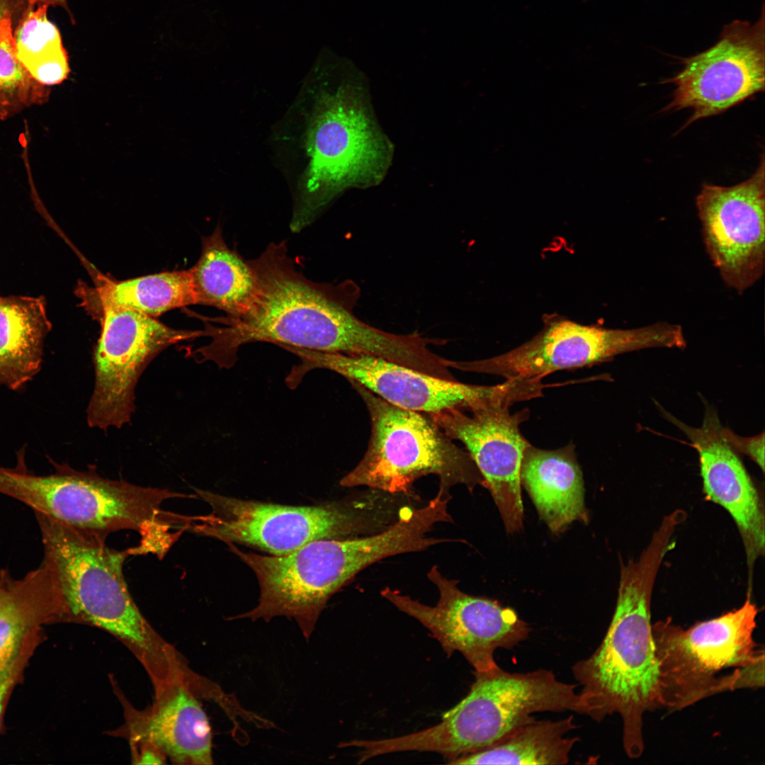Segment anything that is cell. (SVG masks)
<instances>
[{
    "label": "cell",
    "instance_id": "1",
    "mask_svg": "<svg viewBox=\"0 0 765 765\" xmlns=\"http://www.w3.org/2000/svg\"><path fill=\"white\" fill-rule=\"evenodd\" d=\"M257 293L245 314L215 318L205 324L201 336L210 341L192 352L197 362L211 361L230 368L242 346L271 342L322 352L364 354L396 360L402 348L400 334L385 332L357 317L361 296L351 280L338 284L317 283L298 271L285 243L270 244L256 259L248 260Z\"/></svg>",
    "mask_w": 765,
    "mask_h": 765
},
{
    "label": "cell",
    "instance_id": "2",
    "mask_svg": "<svg viewBox=\"0 0 765 765\" xmlns=\"http://www.w3.org/2000/svg\"><path fill=\"white\" fill-rule=\"evenodd\" d=\"M672 536L668 528L659 527L638 560L621 565L608 630L597 649L572 668L586 715L596 722L620 715L623 748L630 758L644 750L645 713L662 708L650 606L657 572L673 545Z\"/></svg>",
    "mask_w": 765,
    "mask_h": 765
},
{
    "label": "cell",
    "instance_id": "3",
    "mask_svg": "<svg viewBox=\"0 0 765 765\" xmlns=\"http://www.w3.org/2000/svg\"><path fill=\"white\" fill-rule=\"evenodd\" d=\"M50 579L57 622L86 623L123 641L151 676L166 671L175 651L151 627L135 603L123 573L132 548L118 550L107 537L34 512Z\"/></svg>",
    "mask_w": 765,
    "mask_h": 765
},
{
    "label": "cell",
    "instance_id": "4",
    "mask_svg": "<svg viewBox=\"0 0 765 765\" xmlns=\"http://www.w3.org/2000/svg\"><path fill=\"white\" fill-rule=\"evenodd\" d=\"M53 465L55 472L47 475L30 473L27 468L15 470L7 483L8 495L34 512L105 537L122 530L137 531L141 540L134 548L136 555L163 557L188 531L191 516L166 511L162 505L196 494L110 480L91 468L78 471L67 464Z\"/></svg>",
    "mask_w": 765,
    "mask_h": 765
},
{
    "label": "cell",
    "instance_id": "5",
    "mask_svg": "<svg viewBox=\"0 0 765 765\" xmlns=\"http://www.w3.org/2000/svg\"><path fill=\"white\" fill-rule=\"evenodd\" d=\"M468 695L443 713L436 725L408 735L377 740L380 755L400 752H431L448 764L496 743L540 712L570 711L586 715L577 685L562 682L540 669L508 672L499 666L475 671Z\"/></svg>",
    "mask_w": 765,
    "mask_h": 765
},
{
    "label": "cell",
    "instance_id": "6",
    "mask_svg": "<svg viewBox=\"0 0 765 765\" xmlns=\"http://www.w3.org/2000/svg\"><path fill=\"white\" fill-rule=\"evenodd\" d=\"M757 613L748 595L739 608L687 629L669 619L652 624L662 708L675 711L722 691L763 686Z\"/></svg>",
    "mask_w": 765,
    "mask_h": 765
},
{
    "label": "cell",
    "instance_id": "7",
    "mask_svg": "<svg viewBox=\"0 0 765 765\" xmlns=\"http://www.w3.org/2000/svg\"><path fill=\"white\" fill-rule=\"evenodd\" d=\"M363 92L349 86L321 93L305 137L308 159L291 230L311 224L343 190L379 181L390 148L379 130Z\"/></svg>",
    "mask_w": 765,
    "mask_h": 765
},
{
    "label": "cell",
    "instance_id": "8",
    "mask_svg": "<svg viewBox=\"0 0 765 765\" xmlns=\"http://www.w3.org/2000/svg\"><path fill=\"white\" fill-rule=\"evenodd\" d=\"M349 382L368 411L371 434L364 455L341 478V486L408 495L414 482L429 475L438 477V491L445 493L458 484L469 489L484 486L468 451L454 443L429 414L391 404Z\"/></svg>",
    "mask_w": 765,
    "mask_h": 765
},
{
    "label": "cell",
    "instance_id": "9",
    "mask_svg": "<svg viewBox=\"0 0 765 765\" xmlns=\"http://www.w3.org/2000/svg\"><path fill=\"white\" fill-rule=\"evenodd\" d=\"M211 509L192 516L190 532L253 546L273 555L290 553L314 540L347 539L386 528L395 518L375 499H344L314 506L243 500L194 489Z\"/></svg>",
    "mask_w": 765,
    "mask_h": 765
},
{
    "label": "cell",
    "instance_id": "10",
    "mask_svg": "<svg viewBox=\"0 0 765 765\" xmlns=\"http://www.w3.org/2000/svg\"><path fill=\"white\" fill-rule=\"evenodd\" d=\"M226 544L253 570L260 587L256 606L237 617L293 618L307 639L330 597L360 571L393 552L384 532L314 540L283 555L246 552L234 543Z\"/></svg>",
    "mask_w": 765,
    "mask_h": 765
},
{
    "label": "cell",
    "instance_id": "11",
    "mask_svg": "<svg viewBox=\"0 0 765 765\" xmlns=\"http://www.w3.org/2000/svg\"><path fill=\"white\" fill-rule=\"evenodd\" d=\"M686 346L683 329L676 324L660 322L634 329H611L555 317H549L531 339L509 351L474 361H450L449 366L506 380L542 379L555 371L590 366L628 352Z\"/></svg>",
    "mask_w": 765,
    "mask_h": 765
},
{
    "label": "cell",
    "instance_id": "12",
    "mask_svg": "<svg viewBox=\"0 0 765 765\" xmlns=\"http://www.w3.org/2000/svg\"><path fill=\"white\" fill-rule=\"evenodd\" d=\"M299 363L289 373L300 383L314 369H327L354 381L398 407L434 414L450 409L472 410L520 401L518 382L506 380L497 385H475L437 378L402 365L364 354L328 353L290 346Z\"/></svg>",
    "mask_w": 765,
    "mask_h": 765
},
{
    "label": "cell",
    "instance_id": "13",
    "mask_svg": "<svg viewBox=\"0 0 765 765\" xmlns=\"http://www.w3.org/2000/svg\"><path fill=\"white\" fill-rule=\"evenodd\" d=\"M98 311L101 332L94 351L95 385L86 413L90 427L106 430L130 421L135 389L149 363L169 346L200 337L201 331L174 329L131 310Z\"/></svg>",
    "mask_w": 765,
    "mask_h": 765
},
{
    "label": "cell",
    "instance_id": "14",
    "mask_svg": "<svg viewBox=\"0 0 765 765\" xmlns=\"http://www.w3.org/2000/svg\"><path fill=\"white\" fill-rule=\"evenodd\" d=\"M764 5L754 23L735 20L722 29L708 49L679 60L683 69L662 83L674 84L664 112L693 110L684 127L720 114L764 90Z\"/></svg>",
    "mask_w": 765,
    "mask_h": 765
},
{
    "label": "cell",
    "instance_id": "15",
    "mask_svg": "<svg viewBox=\"0 0 765 765\" xmlns=\"http://www.w3.org/2000/svg\"><path fill=\"white\" fill-rule=\"evenodd\" d=\"M427 577L439 593L434 606L387 586L380 594L426 628L448 657L459 652L475 671H487L498 666L494 660L497 649H511L528 638V624L513 609L462 591L457 582L445 577L437 566L430 569Z\"/></svg>",
    "mask_w": 765,
    "mask_h": 765
},
{
    "label": "cell",
    "instance_id": "16",
    "mask_svg": "<svg viewBox=\"0 0 765 765\" xmlns=\"http://www.w3.org/2000/svg\"><path fill=\"white\" fill-rule=\"evenodd\" d=\"M696 205L706 251L724 283L740 295L765 267L764 158L748 179L732 186L702 185Z\"/></svg>",
    "mask_w": 765,
    "mask_h": 765
},
{
    "label": "cell",
    "instance_id": "17",
    "mask_svg": "<svg viewBox=\"0 0 765 765\" xmlns=\"http://www.w3.org/2000/svg\"><path fill=\"white\" fill-rule=\"evenodd\" d=\"M507 405L429 414L450 438L463 443L490 492L509 533L522 528L521 467L530 444L521 424L529 412L511 414Z\"/></svg>",
    "mask_w": 765,
    "mask_h": 765
},
{
    "label": "cell",
    "instance_id": "18",
    "mask_svg": "<svg viewBox=\"0 0 765 765\" xmlns=\"http://www.w3.org/2000/svg\"><path fill=\"white\" fill-rule=\"evenodd\" d=\"M663 416L681 430L696 450L706 497L723 507L735 521L744 545L749 579L756 560L764 553V511L759 492L737 453L722 434L715 410L705 409L699 427L690 426L658 407Z\"/></svg>",
    "mask_w": 765,
    "mask_h": 765
},
{
    "label": "cell",
    "instance_id": "19",
    "mask_svg": "<svg viewBox=\"0 0 765 765\" xmlns=\"http://www.w3.org/2000/svg\"><path fill=\"white\" fill-rule=\"evenodd\" d=\"M190 685L168 687L153 708L132 726V737L159 749L176 764H211L212 735L208 718Z\"/></svg>",
    "mask_w": 765,
    "mask_h": 765
},
{
    "label": "cell",
    "instance_id": "20",
    "mask_svg": "<svg viewBox=\"0 0 765 765\" xmlns=\"http://www.w3.org/2000/svg\"><path fill=\"white\" fill-rule=\"evenodd\" d=\"M521 482L552 533L575 521L587 522L584 480L572 443L555 450L530 443L523 455Z\"/></svg>",
    "mask_w": 765,
    "mask_h": 765
},
{
    "label": "cell",
    "instance_id": "21",
    "mask_svg": "<svg viewBox=\"0 0 765 765\" xmlns=\"http://www.w3.org/2000/svg\"><path fill=\"white\" fill-rule=\"evenodd\" d=\"M51 327L43 296L0 295V387L17 390L39 373Z\"/></svg>",
    "mask_w": 765,
    "mask_h": 765
},
{
    "label": "cell",
    "instance_id": "22",
    "mask_svg": "<svg viewBox=\"0 0 765 765\" xmlns=\"http://www.w3.org/2000/svg\"><path fill=\"white\" fill-rule=\"evenodd\" d=\"M55 622L57 607L44 564L20 579L4 570L0 586V673L38 637L42 625Z\"/></svg>",
    "mask_w": 765,
    "mask_h": 765
},
{
    "label": "cell",
    "instance_id": "23",
    "mask_svg": "<svg viewBox=\"0 0 765 765\" xmlns=\"http://www.w3.org/2000/svg\"><path fill=\"white\" fill-rule=\"evenodd\" d=\"M189 271L196 304L215 307L230 317L251 308L258 289L254 272L248 261L228 247L220 226L203 239L200 256Z\"/></svg>",
    "mask_w": 765,
    "mask_h": 765
},
{
    "label": "cell",
    "instance_id": "24",
    "mask_svg": "<svg viewBox=\"0 0 765 765\" xmlns=\"http://www.w3.org/2000/svg\"><path fill=\"white\" fill-rule=\"evenodd\" d=\"M76 295L86 309L117 307L155 317L174 308L196 305L190 271L163 272L123 281L106 280L95 288L79 284Z\"/></svg>",
    "mask_w": 765,
    "mask_h": 765
},
{
    "label": "cell",
    "instance_id": "25",
    "mask_svg": "<svg viewBox=\"0 0 765 765\" xmlns=\"http://www.w3.org/2000/svg\"><path fill=\"white\" fill-rule=\"evenodd\" d=\"M577 727L574 716L558 720H533L483 749L460 756L450 764H566L579 740L568 734Z\"/></svg>",
    "mask_w": 765,
    "mask_h": 765
},
{
    "label": "cell",
    "instance_id": "26",
    "mask_svg": "<svg viewBox=\"0 0 765 765\" xmlns=\"http://www.w3.org/2000/svg\"><path fill=\"white\" fill-rule=\"evenodd\" d=\"M47 8L28 4L13 33L18 60L43 86L60 84L69 74L67 53L58 28L47 18Z\"/></svg>",
    "mask_w": 765,
    "mask_h": 765
},
{
    "label": "cell",
    "instance_id": "27",
    "mask_svg": "<svg viewBox=\"0 0 765 765\" xmlns=\"http://www.w3.org/2000/svg\"><path fill=\"white\" fill-rule=\"evenodd\" d=\"M44 86L30 75L18 58L12 32V19L0 23V107L28 104L39 101Z\"/></svg>",
    "mask_w": 765,
    "mask_h": 765
},
{
    "label": "cell",
    "instance_id": "28",
    "mask_svg": "<svg viewBox=\"0 0 765 765\" xmlns=\"http://www.w3.org/2000/svg\"><path fill=\"white\" fill-rule=\"evenodd\" d=\"M37 642V640L30 642L19 655L0 673V728L8 697L19 679Z\"/></svg>",
    "mask_w": 765,
    "mask_h": 765
},
{
    "label": "cell",
    "instance_id": "29",
    "mask_svg": "<svg viewBox=\"0 0 765 765\" xmlns=\"http://www.w3.org/2000/svg\"><path fill=\"white\" fill-rule=\"evenodd\" d=\"M722 434L727 443L737 453H742L764 470V432L751 436H741L732 430L722 427Z\"/></svg>",
    "mask_w": 765,
    "mask_h": 765
},
{
    "label": "cell",
    "instance_id": "30",
    "mask_svg": "<svg viewBox=\"0 0 765 765\" xmlns=\"http://www.w3.org/2000/svg\"><path fill=\"white\" fill-rule=\"evenodd\" d=\"M27 6L24 0H0V23L5 18L12 19L22 14Z\"/></svg>",
    "mask_w": 765,
    "mask_h": 765
},
{
    "label": "cell",
    "instance_id": "31",
    "mask_svg": "<svg viewBox=\"0 0 765 765\" xmlns=\"http://www.w3.org/2000/svg\"><path fill=\"white\" fill-rule=\"evenodd\" d=\"M28 4L32 6H60L69 11L67 0H24Z\"/></svg>",
    "mask_w": 765,
    "mask_h": 765
},
{
    "label": "cell",
    "instance_id": "32",
    "mask_svg": "<svg viewBox=\"0 0 765 765\" xmlns=\"http://www.w3.org/2000/svg\"><path fill=\"white\" fill-rule=\"evenodd\" d=\"M2 576H3V570H1L0 571V586H1V580H2Z\"/></svg>",
    "mask_w": 765,
    "mask_h": 765
}]
</instances>
